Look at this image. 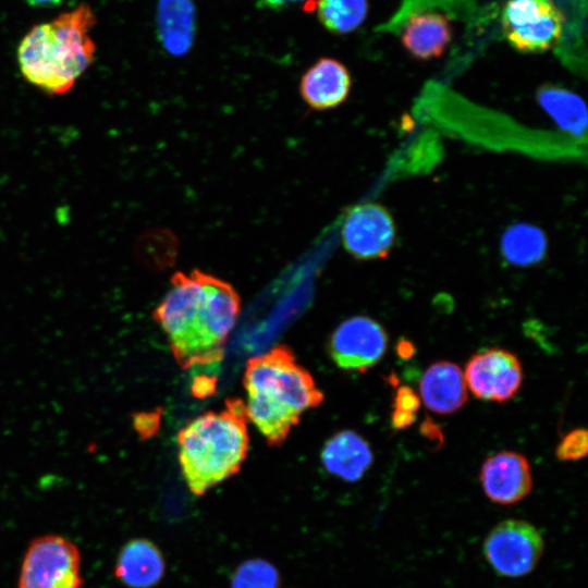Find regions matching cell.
<instances>
[{
    "instance_id": "8",
    "label": "cell",
    "mask_w": 588,
    "mask_h": 588,
    "mask_svg": "<svg viewBox=\"0 0 588 588\" xmlns=\"http://www.w3.org/2000/svg\"><path fill=\"white\" fill-rule=\"evenodd\" d=\"M387 346V331L378 321L354 316L342 321L332 332L328 352L339 368L364 372L381 360Z\"/></svg>"
},
{
    "instance_id": "11",
    "label": "cell",
    "mask_w": 588,
    "mask_h": 588,
    "mask_svg": "<svg viewBox=\"0 0 588 588\" xmlns=\"http://www.w3.org/2000/svg\"><path fill=\"white\" fill-rule=\"evenodd\" d=\"M479 479L487 498L501 505L522 501L532 489L528 460L513 451H502L489 456L480 468Z\"/></svg>"
},
{
    "instance_id": "6",
    "label": "cell",
    "mask_w": 588,
    "mask_h": 588,
    "mask_svg": "<svg viewBox=\"0 0 588 588\" xmlns=\"http://www.w3.org/2000/svg\"><path fill=\"white\" fill-rule=\"evenodd\" d=\"M501 22L512 48L523 53H541L558 45L565 19L553 0H509Z\"/></svg>"
},
{
    "instance_id": "4",
    "label": "cell",
    "mask_w": 588,
    "mask_h": 588,
    "mask_svg": "<svg viewBox=\"0 0 588 588\" xmlns=\"http://www.w3.org/2000/svg\"><path fill=\"white\" fill-rule=\"evenodd\" d=\"M179 462L185 482L196 495L240 471L248 452L247 414L240 399L224 409L207 412L177 433Z\"/></svg>"
},
{
    "instance_id": "18",
    "label": "cell",
    "mask_w": 588,
    "mask_h": 588,
    "mask_svg": "<svg viewBox=\"0 0 588 588\" xmlns=\"http://www.w3.org/2000/svg\"><path fill=\"white\" fill-rule=\"evenodd\" d=\"M537 101L564 132L585 138L587 112L584 100L564 87L544 84L537 90Z\"/></svg>"
},
{
    "instance_id": "26",
    "label": "cell",
    "mask_w": 588,
    "mask_h": 588,
    "mask_svg": "<svg viewBox=\"0 0 588 588\" xmlns=\"http://www.w3.org/2000/svg\"><path fill=\"white\" fill-rule=\"evenodd\" d=\"M415 353V347L413 345L412 342H409L408 340L406 339H402L399 343H397V355L403 358V359H407L409 357H412Z\"/></svg>"
},
{
    "instance_id": "9",
    "label": "cell",
    "mask_w": 588,
    "mask_h": 588,
    "mask_svg": "<svg viewBox=\"0 0 588 588\" xmlns=\"http://www.w3.org/2000/svg\"><path fill=\"white\" fill-rule=\"evenodd\" d=\"M345 250L358 260L385 258L394 247L396 226L382 205L366 203L353 207L345 216L342 230Z\"/></svg>"
},
{
    "instance_id": "15",
    "label": "cell",
    "mask_w": 588,
    "mask_h": 588,
    "mask_svg": "<svg viewBox=\"0 0 588 588\" xmlns=\"http://www.w3.org/2000/svg\"><path fill=\"white\" fill-rule=\"evenodd\" d=\"M320 456L330 474L348 482L359 480L373 460L368 442L353 430L334 433L324 442Z\"/></svg>"
},
{
    "instance_id": "1",
    "label": "cell",
    "mask_w": 588,
    "mask_h": 588,
    "mask_svg": "<svg viewBox=\"0 0 588 588\" xmlns=\"http://www.w3.org/2000/svg\"><path fill=\"white\" fill-rule=\"evenodd\" d=\"M241 311V299L228 282L198 269L175 272L154 310L181 368L219 363Z\"/></svg>"
},
{
    "instance_id": "19",
    "label": "cell",
    "mask_w": 588,
    "mask_h": 588,
    "mask_svg": "<svg viewBox=\"0 0 588 588\" xmlns=\"http://www.w3.org/2000/svg\"><path fill=\"white\" fill-rule=\"evenodd\" d=\"M548 250L544 232L530 223H515L501 236V253L505 260L519 267H530L541 262Z\"/></svg>"
},
{
    "instance_id": "23",
    "label": "cell",
    "mask_w": 588,
    "mask_h": 588,
    "mask_svg": "<svg viewBox=\"0 0 588 588\" xmlns=\"http://www.w3.org/2000/svg\"><path fill=\"white\" fill-rule=\"evenodd\" d=\"M420 406V397L407 385L397 388L393 409L416 414Z\"/></svg>"
},
{
    "instance_id": "3",
    "label": "cell",
    "mask_w": 588,
    "mask_h": 588,
    "mask_svg": "<svg viewBox=\"0 0 588 588\" xmlns=\"http://www.w3.org/2000/svg\"><path fill=\"white\" fill-rule=\"evenodd\" d=\"M96 16L87 4L33 26L17 48L24 78L50 95H63L91 65L96 46L89 32Z\"/></svg>"
},
{
    "instance_id": "7",
    "label": "cell",
    "mask_w": 588,
    "mask_h": 588,
    "mask_svg": "<svg viewBox=\"0 0 588 588\" xmlns=\"http://www.w3.org/2000/svg\"><path fill=\"white\" fill-rule=\"evenodd\" d=\"M544 549L539 529L523 519H504L497 524L483 541V555L500 576L518 578L530 574Z\"/></svg>"
},
{
    "instance_id": "17",
    "label": "cell",
    "mask_w": 588,
    "mask_h": 588,
    "mask_svg": "<svg viewBox=\"0 0 588 588\" xmlns=\"http://www.w3.org/2000/svg\"><path fill=\"white\" fill-rule=\"evenodd\" d=\"M163 572L161 552L146 539L125 543L114 566L115 577L131 588H150L161 579Z\"/></svg>"
},
{
    "instance_id": "5",
    "label": "cell",
    "mask_w": 588,
    "mask_h": 588,
    "mask_svg": "<svg viewBox=\"0 0 588 588\" xmlns=\"http://www.w3.org/2000/svg\"><path fill=\"white\" fill-rule=\"evenodd\" d=\"M81 553L59 535L35 538L23 558L17 588H82Z\"/></svg>"
},
{
    "instance_id": "12",
    "label": "cell",
    "mask_w": 588,
    "mask_h": 588,
    "mask_svg": "<svg viewBox=\"0 0 588 588\" xmlns=\"http://www.w3.org/2000/svg\"><path fill=\"white\" fill-rule=\"evenodd\" d=\"M352 77L347 68L336 59L323 57L305 71L299 93L310 109L324 111L342 105L350 95Z\"/></svg>"
},
{
    "instance_id": "24",
    "label": "cell",
    "mask_w": 588,
    "mask_h": 588,
    "mask_svg": "<svg viewBox=\"0 0 588 588\" xmlns=\"http://www.w3.org/2000/svg\"><path fill=\"white\" fill-rule=\"evenodd\" d=\"M416 419V414L393 409L391 415L392 427L396 430L408 428Z\"/></svg>"
},
{
    "instance_id": "25",
    "label": "cell",
    "mask_w": 588,
    "mask_h": 588,
    "mask_svg": "<svg viewBox=\"0 0 588 588\" xmlns=\"http://www.w3.org/2000/svg\"><path fill=\"white\" fill-rule=\"evenodd\" d=\"M302 1L304 0H257V5L266 10L281 11Z\"/></svg>"
},
{
    "instance_id": "20",
    "label": "cell",
    "mask_w": 588,
    "mask_h": 588,
    "mask_svg": "<svg viewBox=\"0 0 588 588\" xmlns=\"http://www.w3.org/2000/svg\"><path fill=\"white\" fill-rule=\"evenodd\" d=\"M316 5L319 22L335 35L354 32L368 14V0H318Z\"/></svg>"
},
{
    "instance_id": "10",
    "label": "cell",
    "mask_w": 588,
    "mask_h": 588,
    "mask_svg": "<svg viewBox=\"0 0 588 588\" xmlns=\"http://www.w3.org/2000/svg\"><path fill=\"white\" fill-rule=\"evenodd\" d=\"M465 381L478 399L490 402H506L519 391L523 366L512 352L493 347L474 354L465 368Z\"/></svg>"
},
{
    "instance_id": "27",
    "label": "cell",
    "mask_w": 588,
    "mask_h": 588,
    "mask_svg": "<svg viewBox=\"0 0 588 588\" xmlns=\"http://www.w3.org/2000/svg\"><path fill=\"white\" fill-rule=\"evenodd\" d=\"M29 5L36 8H52L62 2V0H25Z\"/></svg>"
},
{
    "instance_id": "14",
    "label": "cell",
    "mask_w": 588,
    "mask_h": 588,
    "mask_svg": "<svg viewBox=\"0 0 588 588\" xmlns=\"http://www.w3.org/2000/svg\"><path fill=\"white\" fill-rule=\"evenodd\" d=\"M453 27L440 12L412 14L404 24L401 42L415 59L428 61L441 57L452 41Z\"/></svg>"
},
{
    "instance_id": "13",
    "label": "cell",
    "mask_w": 588,
    "mask_h": 588,
    "mask_svg": "<svg viewBox=\"0 0 588 588\" xmlns=\"http://www.w3.org/2000/svg\"><path fill=\"white\" fill-rule=\"evenodd\" d=\"M420 396L428 409L436 414H453L467 402V385L461 368L448 360L431 364L424 372Z\"/></svg>"
},
{
    "instance_id": "22",
    "label": "cell",
    "mask_w": 588,
    "mask_h": 588,
    "mask_svg": "<svg viewBox=\"0 0 588 588\" xmlns=\"http://www.w3.org/2000/svg\"><path fill=\"white\" fill-rule=\"evenodd\" d=\"M588 452V431L577 428L565 434L555 449L558 460L578 461L584 458Z\"/></svg>"
},
{
    "instance_id": "16",
    "label": "cell",
    "mask_w": 588,
    "mask_h": 588,
    "mask_svg": "<svg viewBox=\"0 0 588 588\" xmlns=\"http://www.w3.org/2000/svg\"><path fill=\"white\" fill-rule=\"evenodd\" d=\"M156 26L158 39L168 53L174 57L186 54L196 34L194 0H158Z\"/></svg>"
},
{
    "instance_id": "2",
    "label": "cell",
    "mask_w": 588,
    "mask_h": 588,
    "mask_svg": "<svg viewBox=\"0 0 588 588\" xmlns=\"http://www.w3.org/2000/svg\"><path fill=\"white\" fill-rule=\"evenodd\" d=\"M243 384L249 419L270 446L281 445L301 415L319 406L323 393L285 345H278L246 363Z\"/></svg>"
},
{
    "instance_id": "21",
    "label": "cell",
    "mask_w": 588,
    "mask_h": 588,
    "mask_svg": "<svg viewBox=\"0 0 588 588\" xmlns=\"http://www.w3.org/2000/svg\"><path fill=\"white\" fill-rule=\"evenodd\" d=\"M277 584L274 567L260 560L243 563L232 579V588H277Z\"/></svg>"
}]
</instances>
